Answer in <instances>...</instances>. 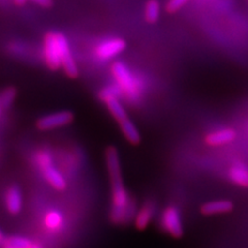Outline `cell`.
Segmentation results:
<instances>
[{"label":"cell","instance_id":"cell-8","mask_svg":"<svg viewBox=\"0 0 248 248\" xmlns=\"http://www.w3.org/2000/svg\"><path fill=\"white\" fill-rule=\"evenodd\" d=\"M236 131L232 128H224L209 134L206 137L205 141L210 146H220L234 141L236 139Z\"/></svg>","mask_w":248,"mask_h":248},{"label":"cell","instance_id":"cell-19","mask_svg":"<svg viewBox=\"0 0 248 248\" xmlns=\"http://www.w3.org/2000/svg\"><path fill=\"white\" fill-rule=\"evenodd\" d=\"M31 1L43 7H49L52 5V0H31Z\"/></svg>","mask_w":248,"mask_h":248},{"label":"cell","instance_id":"cell-11","mask_svg":"<svg viewBox=\"0 0 248 248\" xmlns=\"http://www.w3.org/2000/svg\"><path fill=\"white\" fill-rule=\"evenodd\" d=\"M119 125L124 137L126 138V140L131 145H139L141 143V136H140L139 130L135 126V124L129 120V118L119 123Z\"/></svg>","mask_w":248,"mask_h":248},{"label":"cell","instance_id":"cell-3","mask_svg":"<svg viewBox=\"0 0 248 248\" xmlns=\"http://www.w3.org/2000/svg\"><path fill=\"white\" fill-rule=\"evenodd\" d=\"M74 113L71 111H61L44 116L36 121V127L40 130H49L68 125L74 120Z\"/></svg>","mask_w":248,"mask_h":248},{"label":"cell","instance_id":"cell-12","mask_svg":"<svg viewBox=\"0 0 248 248\" xmlns=\"http://www.w3.org/2000/svg\"><path fill=\"white\" fill-rule=\"evenodd\" d=\"M230 179L240 185L248 187V169L243 165H234L229 170Z\"/></svg>","mask_w":248,"mask_h":248},{"label":"cell","instance_id":"cell-20","mask_svg":"<svg viewBox=\"0 0 248 248\" xmlns=\"http://www.w3.org/2000/svg\"><path fill=\"white\" fill-rule=\"evenodd\" d=\"M26 1H27V0H15L16 4H18V5H22V4H24Z\"/></svg>","mask_w":248,"mask_h":248},{"label":"cell","instance_id":"cell-4","mask_svg":"<svg viewBox=\"0 0 248 248\" xmlns=\"http://www.w3.org/2000/svg\"><path fill=\"white\" fill-rule=\"evenodd\" d=\"M125 49V42L119 37H110L100 42L95 48L96 56L103 60L114 58Z\"/></svg>","mask_w":248,"mask_h":248},{"label":"cell","instance_id":"cell-14","mask_svg":"<svg viewBox=\"0 0 248 248\" xmlns=\"http://www.w3.org/2000/svg\"><path fill=\"white\" fill-rule=\"evenodd\" d=\"M159 12H160V6L157 0H149L145 7L146 20L150 23L156 22L159 17Z\"/></svg>","mask_w":248,"mask_h":248},{"label":"cell","instance_id":"cell-6","mask_svg":"<svg viewBox=\"0 0 248 248\" xmlns=\"http://www.w3.org/2000/svg\"><path fill=\"white\" fill-rule=\"evenodd\" d=\"M42 168H43V173L44 176L54 188L57 190H63L66 187V182L64 181L63 177L60 175L58 170L54 168L51 164L50 158L46 153H43L42 157Z\"/></svg>","mask_w":248,"mask_h":248},{"label":"cell","instance_id":"cell-18","mask_svg":"<svg viewBox=\"0 0 248 248\" xmlns=\"http://www.w3.org/2000/svg\"><path fill=\"white\" fill-rule=\"evenodd\" d=\"M187 2V0H170L167 5V9L169 12H176Z\"/></svg>","mask_w":248,"mask_h":248},{"label":"cell","instance_id":"cell-5","mask_svg":"<svg viewBox=\"0 0 248 248\" xmlns=\"http://www.w3.org/2000/svg\"><path fill=\"white\" fill-rule=\"evenodd\" d=\"M161 224L164 230L174 238L183 236V227L180 219V214L175 207H168L162 213Z\"/></svg>","mask_w":248,"mask_h":248},{"label":"cell","instance_id":"cell-13","mask_svg":"<svg viewBox=\"0 0 248 248\" xmlns=\"http://www.w3.org/2000/svg\"><path fill=\"white\" fill-rule=\"evenodd\" d=\"M153 215V208L151 206H144L136 217V228L140 231L145 230L150 222Z\"/></svg>","mask_w":248,"mask_h":248},{"label":"cell","instance_id":"cell-1","mask_svg":"<svg viewBox=\"0 0 248 248\" xmlns=\"http://www.w3.org/2000/svg\"><path fill=\"white\" fill-rule=\"evenodd\" d=\"M66 36L60 32H49L44 38V58L50 69L61 67L62 44Z\"/></svg>","mask_w":248,"mask_h":248},{"label":"cell","instance_id":"cell-15","mask_svg":"<svg viewBox=\"0 0 248 248\" xmlns=\"http://www.w3.org/2000/svg\"><path fill=\"white\" fill-rule=\"evenodd\" d=\"M16 96H17V89L15 87H6L3 89L1 96H0V108L2 111L11 107Z\"/></svg>","mask_w":248,"mask_h":248},{"label":"cell","instance_id":"cell-21","mask_svg":"<svg viewBox=\"0 0 248 248\" xmlns=\"http://www.w3.org/2000/svg\"><path fill=\"white\" fill-rule=\"evenodd\" d=\"M2 248H15V247H13V246H11V245H7V244H3V245H2Z\"/></svg>","mask_w":248,"mask_h":248},{"label":"cell","instance_id":"cell-9","mask_svg":"<svg viewBox=\"0 0 248 248\" xmlns=\"http://www.w3.org/2000/svg\"><path fill=\"white\" fill-rule=\"evenodd\" d=\"M234 205L231 201L228 200H219V201H212L205 203L201 207V212L204 215H214L220 213H227L232 210Z\"/></svg>","mask_w":248,"mask_h":248},{"label":"cell","instance_id":"cell-16","mask_svg":"<svg viewBox=\"0 0 248 248\" xmlns=\"http://www.w3.org/2000/svg\"><path fill=\"white\" fill-rule=\"evenodd\" d=\"M6 244L15 248H34L33 244L29 240L22 237H10L7 239Z\"/></svg>","mask_w":248,"mask_h":248},{"label":"cell","instance_id":"cell-2","mask_svg":"<svg viewBox=\"0 0 248 248\" xmlns=\"http://www.w3.org/2000/svg\"><path fill=\"white\" fill-rule=\"evenodd\" d=\"M112 72L119 86L129 97H135L138 94V84L133 74L123 62L117 61L112 66Z\"/></svg>","mask_w":248,"mask_h":248},{"label":"cell","instance_id":"cell-7","mask_svg":"<svg viewBox=\"0 0 248 248\" xmlns=\"http://www.w3.org/2000/svg\"><path fill=\"white\" fill-rule=\"evenodd\" d=\"M61 67L63 68L64 73L72 79L78 77L79 75V69L76 64V61L72 55L71 48H69V44L67 38L63 41L62 44V50H61Z\"/></svg>","mask_w":248,"mask_h":248},{"label":"cell","instance_id":"cell-17","mask_svg":"<svg viewBox=\"0 0 248 248\" xmlns=\"http://www.w3.org/2000/svg\"><path fill=\"white\" fill-rule=\"evenodd\" d=\"M46 226H48V227L55 229L59 226V223H60V215L55 213V212L51 213V214L46 216Z\"/></svg>","mask_w":248,"mask_h":248},{"label":"cell","instance_id":"cell-10","mask_svg":"<svg viewBox=\"0 0 248 248\" xmlns=\"http://www.w3.org/2000/svg\"><path fill=\"white\" fill-rule=\"evenodd\" d=\"M5 204L7 211L11 214H18L22 209V196L17 186L9 188L5 196Z\"/></svg>","mask_w":248,"mask_h":248}]
</instances>
